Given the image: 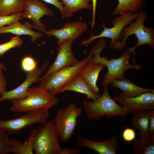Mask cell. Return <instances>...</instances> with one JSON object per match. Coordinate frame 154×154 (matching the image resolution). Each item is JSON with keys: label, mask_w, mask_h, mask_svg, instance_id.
<instances>
[{"label": "cell", "mask_w": 154, "mask_h": 154, "mask_svg": "<svg viewBox=\"0 0 154 154\" xmlns=\"http://www.w3.org/2000/svg\"><path fill=\"white\" fill-rule=\"evenodd\" d=\"M106 44V40L102 38L97 41L91 50L93 56L88 62L100 63L107 67L108 71L104 74V78L102 81L103 88L108 87L110 82L113 80L125 78L124 73L127 70L135 69L138 70L142 67L140 64L135 65L129 63L131 53L127 50L124 51L122 55L118 58H112L110 60H108L106 57L101 56L100 53L105 47Z\"/></svg>", "instance_id": "cell-1"}, {"label": "cell", "mask_w": 154, "mask_h": 154, "mask_svg": "<svg viewBox=\"0 0 154 154\" xmlns=\"http://www.w3.org/2000/svg\"><path fill=\"white\" fill-rule=\"evenodd\" d=\"M138 13V16L134 23L131 22L129 25L126 26L123 30L121 35L124 38L120 42H116L112 46L113 49L121 51L126 46V41L129 37L135 35L137 39V43L132 48H128L127 50L133 54V63L136 65L135 61V50L138 47L143 44H147L151 49L154 48V29L146 27L144 22L147 19L148 13L144 10H140Z\"/></svg>", "instance_id": "cell-2"}, {"label": "cell", "mask_w": 154, "mask_h": 154, "mask_svg": "<svg viewBox=\"0 0 154 154\" xmlns=\"http://www.w3.org/2000/svg\"><path fill=\"white\" fill-rule=\"evenodd\" d=\"M82 102L86 115L89 119L98 120L103 116L108 118L123 117L128 114L127 110L111 97L108 87L104 88L102 95L96 100L90 102L83 100Z\"/></svg>", "instance_id": "cell-3"}, {"label": "cell", "mask_w": 154, "mask_h": 154, "mask_svg": "<svg viewBox=\"0 0 154 154\" xmlns=\"http://www.w3.org/2000/svg\"><path fill=\"white\" fill-rule=\"evenodd\" d=\"M9 111L14 113H28L44 108H50L57 105L58 99L38 86L30 88L26 96L11 100Z\"/></svg>", "instance_id": "cell-4"}, {"label": "cell", "mask_w": 154, "mask_h": 154, "mask_svg": "<svg viewBox=\"0 0 154 154\" xmlns=\"http://www.w3.org/2000/svg\"><path fill=\"white\" fill-rule=\"evenodd\" d=\"M93 56L90 51L85 58L73 66L65 67L40 81L38 86L55 96L60 90L72 81Z\"/></svg>", "instance_id": "cell-5"}, {"label": "cell", "mask_w": 154, "mask_h": 154, "mask_svg": "<svg viewBox=\"0 0 154 154\" xmlns=\"http://www.w3.org/2000/svg\"><path fill=\"white\" fill-rule=\"evenodd\" d=\"M38 127L34 140L33 150L36 154H61L62 148L53 121Z\"/></svg>", "instance_id": "cell-6"}, {"label": "cell", "mask_w": 154, "mask_h": 154, "mask_svg": "<svg viewBox=\"0 0 154 154\" xmlns=\"http://www.w3.org/2000/svg\"><path fill=\"white\" fill-rule=\"evenodd\" d=\"M82 109L73 103L64 109H58L53 120L60 140L66 142L73 136L75 130L77 118L82 115Z\"/></svg>", "instance_id": "cell-7"}, {"label": "cell", "mask_w": 154, "mask_h": 154, "mask_svg": "<svg viewBox=\"0 0 154 154\" xmlns=\"http://www.w3.org/2000/svg\"><path fill=\"white\" fill-rule=\"evenodd\" d=\"M138 16V12H128L121 14L114 20L112 21L113 27L111 28L106 27L103 23L102 27L104 29L103 31L98 35H94L92 33L89 38L82 41V45L87 46L95 39L106 37L111 39V41L108 48L109 49L112 48L113 45L123 37L121 33L124 28L133 20L136 19Z\"/></svg>", "instance_id": "cell-8"}, {"label": "cell", "mask_w": 154, "mask_h": 154, "mask_svg": "<svg viewBox=\"0 0 154 154\" xmlns=\"http://www.w3.org/2000/svg\"><path fill=\"white\" fill-rule=\"evenodd\" d=\"M50 108H44L29 112L19 118L7 121H0V128L8 134L15 133L31 125L44 124L49 116Z\"/></svg>", "instance_id": "cell-9"}, {"label": "cell", "mask_w": 154, "mask_h": 154, "mask_svg": "<svg viewBox=\"0 0 154 154\" xmlns=\"http://www.w3.org/2000/svg\"><path fill=\"white\" fill-rule=\"evenodd\" d=\"M75 40L69 39L57 43V55L54 62L48 68L45 74L40 77V82L51 74L67 66H73L79 61L75 57L71 50L72 43Z\"/></svg>", "instance_id": "cell-10"}, {"label": "cell", "mask_w": 154, "mask_h": 154, "mask_svg": "<svg viewBox=\"0 0 154 154\" xmlns=\"http://www.w3.org/2000/svg\"><path fill=\"white\" fill-rule=\"evenodd\" d=\"M49 63V59L48 58L41 67H37L34 70L27 72L25 81L21 84L12 90L6 91L1 95L0 102L5 100H11L25 97L30 87L33 84L39 82L41 76Z\"/></svg>", "instance_id": "cell-11"}, {"label": "cell", "mask_w": 154, "mask_h": 154, "mask_svg": "<svg viewBox=\"0 0 154 154\" xmlns=\"http://www.w3.org/2000/svg\"><path fill=\"white\" fill-rule=\"evenodd\" d=\"M118 96H114L113 99L125 109L128 114L143 110H154V91L143 93L131 98L126 97L120 92Z\"/></svg>", "instance_id": "cell-12"}, {"label": "cell", "mask_w": 154, "mask_h": 154, "mask_svg": "<svg viewBox=\"0 0 154 154\" xmlns=\"http://www.w3.org/2000/svg\"><path fill=\"white\" fill-rule=\"evenodd\" d=\"M26 7L22 12L21 18H29L33 21V27L41 31L46 30V26L40 21L44 15L52 17L55 14L39 0H25Z\"/></svg>", "instance_id": "cell-13"}, {"label": "cell", "mask_w": 154, "mask_h": 154, "mask_svg": "<svg viewBox=\"0 0 154 154\" xmlns=\"http://www.w3.org/2000/svg\"><path fill=\"white\" fill-rule=\"evenodd\" d=\"M87 24L83 21L68 22L65 23L60 29L52 28L42 31L48 37L54 36L58 39L57 43L67 39L72 38L75 40L78 38L86 30Z\"/></svg>", "instance_id": "cell-14"}, {"label": "cell", "mask_w": 154, "mask_h": 154, "mask_svg": "<svg viewBox=\"0 0 154 154\" xmlns=\"http://www.w3.org/2000/svg\"><path fill=\"white\" fill-rule=\"evenodd\" d=\"M76 145L80 148L86 147L99 154H116L118 150L117 139L113 136L104 141H96L79 136L76 139Z\"/></svg>", "instance_id": "cell-15"}, {"label": "cell", "mask_w": 154, "mask_h": 154, "mask_svg": "<svg viewBox=\"0 0 154 154\" xmlns=\"http://www.w3.org/2000/svg\"><path fill=\"white\" fill-rule=\"evenodd\" d=\"M105 66L102 64L88 62L82 69L78 75L82 76L91 91L98 94L99 89L96 84L100 72Z\"/></svg>", "instance_id": "cell-16"}, {"label": "cell", "mask_w": 154, "mask_h": 154, "mask_svg": "<svg viewBox=\"0 0 154 154\" xmlns=\"http://www.w3.org/2000/svg\"><path fill=\"white\" fill-rule=\"evenodd\" d=\"M32 25L27 22L22 24L19 21L7 26L0 28V34L10 33L17 36L28 35L31 36V41L35 42L37 39L42 37L43 34L40 32H35L32 30Z\"/></svg>", "instance_id": "cell-17"}, {"label": "cell", "mask_w": 154, "mask_h": 154, "mask_svg": "<svg viewBox=\"0 0 154 154\" xmlns=\"http://www.w3.org/2000/svg\"><path fill=\"white\" fill-rule=\"evenodd\" d=\"M109 83L114 87L120 89L122 91L121 94L127 98H131L140 95L142 94L154 92L153 89L145 88L137 86L127 79H115Z\"/></svg>", "instance_id": "cell-18"}, {"label": "cell", "mask_w": 154, "mask_h": 154, "mask_svg": "<svg viewBox=\"0 0 154 154\" xmlns=\"http://www.w3.org/2000/svg\"><path fill=\"white\" fill-rule=\"evenodd\" d=\"M66 91H75L84 94L87 96V99H91L93 101L96 100L101 96L92 92L83 77L78 75L72 81L63 88L60 93H63Z\"/></svg>", "instance_id": "cell-19"}, {"label": "cell", "mask_w": 154, "mask_h": 154, "mask_svg": "<svg viewBox=\"0 0 154 154\" xmlns=\"http://www.w3.org/2000/svg\"><path fill=\"white\" fill-rule=\"evenodd\" d=\"M133 140L132 149L135 154H154V135L140 136Z\"/></svg>", "instance_id": "cell-20"}, {"label": "cell", "mask_w": 154, "mask_h": 154, "mask_svg": "<svg viewBox=\"0 0 154 154\" xmlns=\"http://www.w3.org/2000/svg\"><path fill=\"white\" fill-rule=\"evenodd\" d=\"M151 110H141L133 114L131 125L135 128L138 129L139 136L148 134V127Z\"/></svg>", "instance_id": "cell-21"}, {"label": "cell", "mask_w": 154, "mask_h": 154, "mask_svg": "<svg viewBox=\"0 0 154 154\" xmlns=\"http://www.w3.org/2000/svg\"><path fill=\"white\" fill-rule=\"evenodd\" d=\"M64 4V19L70 17L73 14L82 9H92V0H59Z\"/></svg>", "instance_id": "cell-22"}, {"label": "cell", "mask_w": 154, "mask_h": 154, "mask_svg": "<svg viewBox=\"0 0 154 154\" xmlns=\"http://www.w3.org/2000/svg\"><path fill=\"white\" fill-rule=\"evenodd\" d=\"M118 4L112 12L114 15H120L125 13H135L144 5V0H117Z\"/></svg>", "instance_id": "cell-23"}, {"label": "cell", "mask_w": 154, "mask_h": 154, "mask_svg": "<svg viewBox=\"0 0 154 154\" xmlns=\"http://www.w3.org/2000/svg\"><path fill=\"white\" fill-rule=\"evenodd\" d=\"M25 7V0H1L0 1V16L22 12Z\"/></svg>", "instance_id": "cell-24"}, {"label": "cell", "mask_w": 154, "mask_h": 154, "mask_svg": "<svg viewBox=\"0 0 154 154\" xmlns=\"http://www.w3.org/2000/svg\"><path fill=\"white\" fill-rule=\"evenodd\" d=\"M24 44L23 40L19 36L12 37L9 41L0 44V56H3L10 49L19 47Z\"/></svg>", "instance_id": "cell-25"}, {"label": "cell", "mask_w": 154, "mask_h": 154, "mask_svg": "<svg viewBox=\"0 0 154 154\" xmlns=\"http://www.w3.org/2000/svg\"><path fill=\"white\" fill-rule=\"evenodd\" d=\"M8 134L0 128V154H8L11 152L12 148V140Z\"/></svg>", "instance_id": "cell-26"}, {"label": "cell", "mask_w": 154, "mask_h": 154, "mask_svg": "<svg viewBox=\"0 0 154 154\" xmlns=\"http://www.w3.org/2000/svg\"><path fill=\"white\" fill-rule=\"evenodd\" d=\"M22 12L10 15L0 16V28L19 21L21 19Z\"/></svg>", "instance_id": "cell-27"}, {"label": "cell", "mask_w": 154, "mask_h": 154, "mask_svg": "<svg viewBox=\"0 0 154 154\" xmlns=\"http://www.w3.org/2000/svg\"><path fill=\"white\" fill-rule=\"evenodd\" d=\"M37 62L32 57L27 56L22 59L21 68L23 70L27 72H31L37 67Z\"/></svg>", "instance_id": "cell-28"}, {"label": "cell", "mask_w": 154, "mask_h": 154, "mask_svg": "<svg viewBox=\"0 0 154 154\" xmlns=\"http://www.w3.org/2000/svg\"><path fill=\"white\" fill-rule=\"evenodd\" d=\"M12 140V148L11 152L15 154H24L27 147L26 141L22 142L14 139Z\"/></svg>", "instance_id": "cell-29"}, {"label": "cell", "mask_w": 154, "mask_h": 154, "mask_svg": "<svg viewBox=\"0 0 154 154\" xmlns=\"http://www.w3.org/2000/svg\"><path fill=\"white\" fill-rule=\"evenodd\" d=\"M122 136L125 141L131 142L135 139V132L132 128L127 127L123 131Z\"/></svg>", "instance_id": "cell-30"}, {"label": "cell", "mask_w": 154, "mask_h": 154, "mask_svg": "<svg viewBox=\"0 0 154 154\" xmlns=\"http://www.w3.org/2000/svg\"><path fill=\"white\" fill-rule=\"evenodd\" d=\"M3 68L0 66V95L7 91L6 87L7 83L6 78L3 73Z\"/></svg>", "instance_id": "cell-31"}, {"label": "cell", "mask_w": 154, "mask_h": 154, "mask_svg": "<svg viewBox=\"0 0 154 154\" xmlns=\"http://www.w3.org/2000/svg\"><path fill=\"white\" fill-rule=\"evenodd\" d=\"M46 2L52 4L56 7L60 11L61 15L62 18L64 19V10L63 8L64 4L62 2L58 0H42Z\"/></svg>", "instance_id": "cell-32"}, {"label": "cell", "mask_w": 154, "mask_h": 154, "mask_svg": "<svg viewBox=\"0 0 154 154\" xmlns=\"http://www.w3.org/2000/svg\"><path fill=\"white\" fill-rule=\"evenodd\" d=\"M148 134L154 135V110H151L148 127Z\"/></svg>", "instance_id": "cell-33"}, {"label": "cell", "mask_w": 154, "mask_h": 154, "mask_svg": "<svg viewBox=\"0 0 154 154\" xmlns=\"http://www.w3.org/2000/svg\"><path fill=\"white\" fill-rule=\"evenodd\" d=\"M80 148L77 147L75 148H62L61 154H78L80 153Z\"/></svg>", "instance_id": "cell-34"}, {"label": "cell", "mask_w": 154, "mask_h": 154, "mask_svg": "<svg viewBox=\"0 0 154 154\" xmlns=\"http://www.w3.org/2000/svg\"><path fill=\"white\" fill-rule=\"evenodd\" d=\"M97 0H92V17L91 23V27L93 28L95 23V17L96 11V7Z\"/></svg>", "instance_id": "cell-35"}, {"label": "cell", "mask_w": 154, "mask_h": 154, "mask_svg": "<svg viewBox=\"0 0 154 154\" xmlns=\"http://www.w3.org/2000/svg\"><path fill=\"white\" fill-rule=\"evenodd\" d=\"M0 66L2 67L3 68L4 70L5 71H7L5 65L3 64L1 62H0Z\"/></svg>", "instance_id": "cell-36"}, {"label": "cell", "mask_w": 154, "mask_h": 154, "mask_svg": "<svg viewBox=\"0 0 154 154\" xmlns=\"http://www.w3.org/2000/svg\"><path fill=\"white\" fill-rule=\"evenodd\" d=\"M1 0H0V1H1Z\"/></svg>", "instance_id": "cell-37"}]
</instances>
